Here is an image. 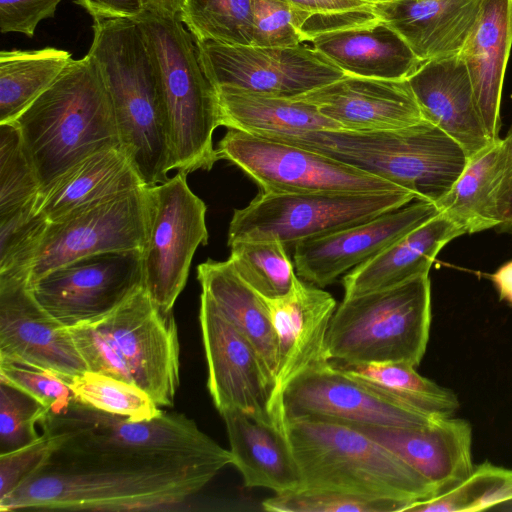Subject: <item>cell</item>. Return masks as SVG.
Returning a JSON list of instances; mask_svg holds the SVG:
<instances>
[{
    "label": "cell",
    "instance_id": "cell-1",
    "mask_svg": "<svg viewBox=\"0 0 512 512\" xmlns=\"http://www.w3.org/2000/svg\"><path fill=\"white\" fill-rule=\"evenodd\" d=\"M61 434L57 458L139 468H216L232 464L230 450L205 434L194 420L162 412L143 421L103 412L75 398L62 413L48 412L38 423Z\"/></svg>",
    "mask_w": 512,
    "mask_h": 512
},
{
    "label": "cell",
    "instance_id": "cell-2",
    "mask_svg": "<svg viewBox=\"0 0 512 512\" xmlns=\"http://www.w3.org/2000/svg\"><path fill=\"white\" fill-rule=\"evenodd\" d=\"M88 54L97 63L112 102L120 148L145 186L171 171L167 119L156 60L131 19H97Z\"/></svg>",
    "mask_w": 512,
    "mask_h": 512
},
{
    "label": "cell",
    "instance_id": "cell-3",
    "mask_svg": "<svg viewBox=\"0 0 512 512\" xmlns=\"http://www.w3.org/2000/svg\"><path fill=\"white\" fill-rule=\"evenodd\" d=\"M216 468H139L55 456L6 498L0 511H130L168 508L205 487Z\"/></svg>",
    "mask_w": 512,
    "mask_h": 512
},
{
    "label": "cell",
    "instance_id": "cell-4",
    "mask_svg": "<svg viewBox=\"0 0 512 512\" xmlns=\"http://www.w3.org/2000/svg\"><path fill=\"white\" fill-rule=\"evenodd\" d=\"M13 122L36 173L40 194L89 155L120 147L109 92L89 54L72 59Z\"/></svg>",
    "mask_w": 512,
    "mask_h": 512
},
{
    "label": "cell",
    "instance_id": "cell-5",
    "mask_svg": "<svg viewBox=\"0 0 512 512\" xmlns=\"http://www.w3.org/2000/svg\"><path fill=\"white\" fill-rule=\"evenodd\" d=\"M301 487L412 502L437 490L394 453L346 424L303 417L284 422ZM298 491V490H297Z\"/></svg>",
    "mask_w": 512,
    "mask_h": 512
},
{
    "label": "cell",
    "instance_id": "cell-6",
    "mask_svg": "<svg viewBox=\"0 0 512 512\" xmlns=\"http://www.w3.org/2000/svg\"><path fill=\"white\" fill-rule=\"evenodd\" d=\"M133 20L159 70L171 170H211L219 160L213 146V133L221 126L219 94L203 66L196 38L179 15L145 9Z\"/></svg>",
    "mask_w": 512,
    "mask_h": 512
},
{
    "label": "cell",
    "instance_id": "cell-7",
    "mask_svg": "<svg viewBox=\"0 0 512 512\" xmlns=\"http://www.w3.org/2000/svg\"><path fill=\"white\" fill-rule=\"evenodd\" d=\"M325 154L437 203L454 185L469 158L463 148L426 120L381 131L322 130L268 137Z\"/></svg>",
    "mask_w": 512,
    "mask_h": 512
},
{
    "label": "cell",
    "instance_id": "cell-8",
    "mask_svg": "<svg viewBox=\"0 0 512 512\" xmlns=\"http://www.w3.org/2000/svg\"><path fill=\"white\" fill-rule=\"evenodd\" d=\"M432 320L429 274L400 285L343 298L326 335L335 364L403 362L418 367Z\"/></svg>",
    "mask_w": 512,
    "mask_h": 512
},
{
    "label": "cell",
    "instance_id": "cell-9",
    "mask_svg": "<svg viewBox=\"0 0 512 512\" xmlns=\"http://www.w3.org/2000/svg\"><path fill=\"white\" fill-rule=\"evenodd\" d=\"M416 200L409 190L379 193L260 192L236 209L228 229V246L236 241L277 240L287 251L309 239L365 222Z\"/></svg>",
    "mask_w": 512,
    "mask_h": 512
},
{
    "label": "cell",
    "instance_id": "cell-10",
    "mask_svg": "<svg viewBox=\"0 0 512 512\" xmlns=\"http://www.w3.org/2000/svg\"><path fill=\"white\" fill-rule=\"evenodd\" d=\"M216 151L266 193L407 190L314 150L235 129H228Z\"/></svg>",
    "mask_w": 512,
    "mask_h": 512
},
{
    "label": "cell",
    "instance_id": "cell-11",
    "mask_svg": "<svg viewBox=\"0 0 512 512\" xmlns=\"http://www.w3.org/2000/svg\"><path fill=\"white\" fill-rule=\"evenodd\" d=\"M187 174L148 187L149 227L142 250L143 287L166 313L185 287L191 262L200 245H207V206L192 192Z\"/></svg>",
    "mask_w": 512,
    "mask_h": 512
},
{
    "label": "cell",
    "instance_id": "cell-12",
    "mask_svg": "<svg viewBox=\"0 0 512 512\" xmlns=\"http://www.w3.org/2000/svg\"><path fill=\"white\" fill-rule=\"evenodd\" d=\"M148 187L89 205L49 222L30 274V284L76 259L112 251H142L148 236Z\"/></svg>",
    "mask_w": 512,
    "mask_h": 512
},
{
    "label": "cell",
    "instance_id": "cell-13",
    "mask_svg": "<svg viewBox=\"0 0 512 512\" xmlns=\"http://www.w3.org/2000/svg\"><path fill=\"white\" fill-rule=\"evenodd\" d=\"M91 323L116 347L135 384L160 407L173 406L180 382V345L173 312H163L142 287Z\"/></svg>",
    "mask_w": 512,
    "mask_h": 512
},
{
    "label": "cell",
    "instance_id": "cell-14",
    "mask_svg": "<svg viewBox=\"0 0 512 512\" xmlns=\"http://www.w3.org/2000/svg\"><path fill=\"white\" fill-rule=\"evenodd\" d=\"M142 251H112L60 266L30 284L38 303L66 327L107 315L143 287Z\"/></svg>",
    "mask_w": 512,
    "mask_h": 512
},
{
    "label": "cell",
    "instance_id": "cell-15",
    "mask_svg": "<svg viewBox=\"0 0 512 512\" xmlns=\"http://www.w3.org/2000/svg\"><path fill=\"white\" fill-rule=\"evenodd\" d=\"M197 43L203 66L216 87L294 98L345 75L308 42L293 47Z\"/></svg>",
    "mask_w": 512,
    "mask_h": 512
},
{
    "label": "cell",
    "instance_id": "cell-16",
    "mask_svg": "<svg viewBox=\"0 0 512 512\" xmlns=\"http://www.w3.org/2000/svg\"><path fill=\"white\" fill-rule=\"evenodd\" d=\"M301 30L305 42L345 74L404 80L425 63L372 11V5L335 13H313Z\"/></svg>",
    "mask_w": 512,
    "mask_h": 512
},
{
    "label": "cell",
    "instance_id": "cell-17",
    "mask_svg": "<svg viewBox=\"0 0 512 512\" xmlns=\"http://www.w3.org/2000/svg\"><path fill=\"white\" fill-rule=\"evenodd\" d=\"M303 417L391 427H419L436 419L376 391L330 361L306 369L282 393V427L287 420Z\"/></svg>",
    "mask_w": 512,
    "mask_h": 512
},
{
    "label": "cell",
    "instance_id": "cell-18",
    "mask_svg": "<svg viewBox=\"0 0 512 512\" xmlns=\"http://www.w3.org/2000/svg\"><path fill=\"white\" fill-rule=\"evenodd\" d=\"M199 321L208 368L207 386L218 412L237 409L274 423L270 413L274 380L255 348L203 293Z\"/></svg>",
    "mask_w": 512,
    "mask_h": 512
},
{
    "label": "cell",
    "instance_id": "cell-19",
    "mask_svg": "<svg viewBox=\"0 0 512 512\" xmlns=\"http://www.w3.org/2000/svg\"><path fill=\"white\" fill-rule=\"evenodd\" d=\"M0 360L49 370L67 384L88 371L68 327L36 300L29 278H0Z\"/></svg>",
    "mask_w": 512,
    "mask_h": 512
},
{
    "label": "cell",
    "instance_id": "cell-20",
    "mask_svg": "<svg viewBox=\"0 0 512 512\" xmlns=\"http://www.w3.org/2000/svg\"><path fill=\"white\" fill-rule=\"evenodd\" d=\"M439 213L434 203L417 200L365 222L305 240L293 249L296 274L324 288Z\"/></svg>",
    "mask_w": 512,
    "mask_h": 512
},
{
    "label": "cell",
    "instance_id": "cell-21",
    "mask_svg": "<svg viewBox=\"0 0 512 512\" xmlns=\"http://www.w3.org/2000/svg\"><path fill=\"white\" fill-rule=\"evenodd\" d=\"M262 298L277 341V366L270 413L274 423L283 429L279 408L286 386L306 369L329 361L326 335L337 303L329 292L298 276L286 295Z\"/></svg>",
    "mask_w": 512,
    "mask_h": 512
},
{
    "label": "cell",
    "instance_id": "cell-22",
    "mask_svg": "<svg viewBox=\"0 0 512 512\" xmlns=\"http://www.w3.org/2000/svg\"><path fill=\"white\" fill-rule=\"evenodd\" d=\"M294 98L314 105L323 116L349 131L393 130L424 120L407 79L345 74Z\"/></svg>",
    "mask_w": 512,
    "mask_h": 512
},
{
    "label": "cell",
    "instance_id": "cell-23",
    "mask_svg": "<svg viewBox=\"0 0 512 512\" xmlns=\"http://www.w3.org/2000/svg\"><path fill=\"white\" fill-rule=\"evenodd\" d=\"M394 453L438 493L470 475L472 427L461 418L440 417L419 427L346 424Z\"/></svg>",
    "mask_w": 512,
    "mask_h": 512
},
{
    "label": "cell",
    "instance_id": "cell-24",
    "mask_svg": "<svg viewBox=\"0 0 512 512\" xmlns=\"http://www.w3.org/2000/svg\"><path fill=\"white\" fill-rule=\"evenodd\" d=\"M407 80L423 119L456 141L469 159L494 143L485 129L466 64L459 54L429 60Z\"/></svg>",
    "mask_w": 512,
    "mask_h": 512
},
{
    "label": "cell",
    "instance_id": "cell-25",
    "mask_svg": "<svg viewBox=\"0 0 512 512\" xmlns=\"http://www.w3.org/2000/svg\"><path fill=\"white\" fill-rule=\"evenodd\" d=\"M483 0L376 1L372 11L424 62L458 55L479 17Z\"/></svg>",
    "mask_w": 512,
    "mask_h": 512
},
{
    "label": "cell",
    "instance_id": "cell-26",
    "mask_svg": "<svg viewBox=\"0 0 512 512\" xmlns=\"http://www.w3.org/2000/svg\"><path fill=\"white\" fill-rule=\"evenodd\" d=\"M512 46V0H483L459 55L464 60L476 102L492 142L500 139V106Z\"/></svg>",
    "mask_w": 512,
    "mask_h": 512
},
{
    "label": "cell",
    "instance_id": "cell-27",
    "mask_svg": "<svg viewBox=\"0 0 512 512\" xmlns=\"http://www.w3.org/2000/svg\"><path fill=\"white\" fill-rule=\"evenodd\" d=\"M234 465L249 488L297 491L301 474L284 429L237 409L220 412Z\"/></svg>",
    "mask_w": 512,
    "mask_h": 512
},
{
    "label": "cell",
    "instance_id": "cell-28",
    "mask_svg": "<svg viewBox=\"0 0 512 512\" xmlns=\"http://www.w3.org/2000/svg\"><path fill=\"white\" fill-rule=\"evenodd\" d=\"M464 231L442 213L410 231L342 278L344 298L391 288L429 274L437 255Z\"/></svg>",
    "mask_w": 512,
    "mask_h": 512
},
{
    "label": "cell",
    "instance_id": "cell-29",
    "mask_svg": "<svg viewBox=\"0 0 512 512\" xmlns=\"http://www.w3.org/2000/svg\"><path fill=\"white\" fill-rule=\"evenodd\" d=\"M144 186L120 147L102 149L56 179L39 195L36 210L49 222H56L89 205Z\"/></svg>",
    "mask_w": 512,
    "mask_h": 512
},
{
    "label": "cell",
    "instance_id": "cell-30",
    "mask_svg": "<svg viewBox=\"0 0 512 512\" xmlns=\"http://www.w3.org/2000/svg\"><path fill=\"white\" fill-rule=\"evenodd\" d=\"M221 126L263 136H295L342 129L303 100L232 86L217 87Z\"/></svg>",
    "mask_w": 512,
    "mask_h": 512
},
{
    "label": "cell",
    "instance_id": "cell-31",
    "mask_svg": "<svg viewBox=\"0 0 512 512\" xmlns=\"http://www.w3.org/2000/svg\"><path fill=\"white\" fill-rule=\"evenodd\" d=\"M201 290L252 344L275 379L277 341L264 299L236 272L231 261L208 259L197 267Z\"/></svg>",
    "mask_w": 512,
    "mask_h": 512
},
{
    "label": "cell",
    "instance_id": "cell-32",
    "mask_svg": "<svg viewBox=\"0 0 512 512\" xmlns=\"http://www.w3.org/2000/svg\"><path fill=\"white\" fill-rule=\"evenodd\" d=\"M502 139L470 158L452 188L435 205L465 234L499 227L497 197L504 168Z\"/></svg>",
    "mask_w": 512,
    "mask_h": 512
},
{
    "label": "cell",
    "instance_id": "cell-33",
    "mask_svg": "<svg viewBox=\"0 0 512 512\" xmlns=\"http://www.w3.org/2000/svg\"><path fill=\"white\" fill-rule=\"evenodd\" d=\"M72 60L63 49L2 50L0 52V124L15 121Z\"/></svg>",
    "mask_w": 512,
    "mask_h": 512
},
{
    "label": "cell",
    "instance_id": "cell-34",
    "mask_svg": "<svg viewBox=\"0 0 512 512\" xmlns=\"http://www.w3.org/2000/svg\"><path fill=\"white\" fill-rule=\"evenodd\" d=\"M333 364L376 391L431 417H450L459 408V400L452 390L420 375L410 364Z\"/></svg>",
    "mask_w": 512,
    "mask_h": 512
},
{
    "label": "cell",
    "instance_id": "cell-35",
    "mask_svg": "<svg viewBox=\"0 0 512 512\" xmlns=\"http://www.w3.org/2000/svg\"><path fill=\"white\" fill-rule=\"evenodd\" d=\"M512 501V468L489 461L474 465L469 476L427 499L410 503L411 512H478Z\"/></svg>",
    "mask_w": 512,
    "mask_h": 512
},
{
    "label": "cell",
    "instance_id": "cell-36",
    "mask_svg": "<svg viewBox=\"0 0 512 512\" xmlns=\"http://www.w3.org/2000/svg\"><path fill=\"white\" fill-rule=\"evenodd\" d=\"M233 267L259 295H286L297 276L285 246L277 240L236 241L229 245Z\"/></svg>",
    "mask_w": 512,
    "mask_h": 512
},
{
    "label": "cell",
    "instance_id": "cell-37",
    "mask_svg": "<svg viewBox=\"0 0 512 512\" xmlns=\"http://www.w3.org/2000/svg\"><path fill=\"white\" fill-rule=\"evenodd\" d=\"M179 18L198 41L252 45V0H185Z\"/></svg>",
    "mask_w": 512,
    "mask_h": 512
},
{
    "label": "cell",
    "instance_id": "cell-38",
    "mask_svg": "<svg viewBox=\"0 0 512 512\" xmlns=\"http://www.w3.org/2000/svg\"><path fill=\"white\" fill-rule=\"evenodd\" d=\"M68 385L77 401L133 421L150 420L163 412L140 386L106 374L88 370Z\"/></svg>",
    "mask_w": 512,
    "mask_h": 512
},
{
    "label": "cell",
    "instance_id": "cell-39",
    "mask_svg": "<svg viewBox=\"0 0 512 512\" xmlns=\"http://www.w3.org/2000/svg\"><path fill=\"white\" fill-rule=\"evenodd\" d=\"M40 186L14 122L0 124V218L37 205Z\"/></svg>",
    "mask_w": 512,
    "mask_h": 512
},
{
    "label": "cell",
    "instance_id": "cell-40",
    "mask_svg": "<svg viewBox=\"0 0 512 512\" xmlns=\"http://www.w3.org/2000/svg\"><path fill=\"white\" fill-rule=\"evenodd\" d=\"M48 219L29 207L0 218V278H29Z\"/></svg>",
    "mask_w": 512,
    "mask_h": 512
},
{
    "label": "cell",
    "instance_id": "cell-41",
    "mask_svg": "<svg viewBox=\"0 0 512 512\" xmlns=\"http://www.w3.org/2000/svg\"><path fill=\"white\" fill-rule=\"evenodd\" d=\"M407 503L331 490L303 489L279 493L262 502L271 512H404Z\"/></svg>",
    "mask_w": 512,
    "mask_h": 512
},
{
    "label": "cell",
    "instance_id": "cell-42",
    "mask_svg": "<svg viewBox=\"0 0 512 512\" xmlns=\"http://www.w3.org/2000/svg\"><path fill=\"white\" fill-rule=\"evenodd\" d=\"M48 412L34 397L0 380V454L37 440L36 424Z\"/></svg>",
    "mask_w": 512,
    "mask_h": 512
},
{
    "label": "cell",
    "instance_id": "cell-43",
    "mask_svg": "<svg viewBox=\"0 0 512 512\" xmlns=\"http://www.w3.org/2000/svg\"><path fill=\"white\" fill-rule=\"evenodd\" d=\"M256 47H293L305 43L302 26L311 14L283 0H252Z\"/></svg>",
    "mask_w": 512,
    "mask_h": 512
},
{
    "label": "cell",
    "instance_id": "cell-44",
    "mask_svg": "<svg viewBox=\"0 0 512 512\" xmlns=\"http://www.w3.org/2000/svg\"><path fill=\"white\" fill-rule=\"evenodd\" d=\"M0 380L28 393L51 413L64 412L74 399L69 385L61 377L30 364L0 360Z\"/></svg>",
    "mask_w": 512,
    "mask_h": 512
},
{
    "label": "cell",
    "instance_id": "cell-45",
    "mask_svg": "<svg viewBox=\"0 0 512 512\" xmlns=\"http://www.w3.org/2000/svg\"><path fill=\"white\" fill-rule=\"evenodd\" d=\"M63 443L61 434L43 431L34 442L0 454V500L45 466Z\"/></svg>",
    "mask_w": 512,
    "mask_h": 512
},
{
    "label": "cell",
    "instance_id": "cell-46",
    "mask_svg": "<svg viewBox=\"0 0 512 512\" xmlns=\"http://www.w3.org/2000/svg\"><path fill=\"white\" fill-rule=\"evenodd\" d=\"M68 329L89 371L135 383L116 347L92 323H83Z\"/></svg>",
    "mask_w": 512,
    "mask_h": 512
},
{
    "label": "cell",
    "instance_id": "cell-47",
    "mask_svg": "<svg viewBox=\"0 0 512 512\" xmlns=\"http://www.w3.org/2000/svg\"><path fill=\"white\" fill-rule=\"evenodd\" d=\"M62 0H0V31L33 37L38 24L55 15Z\"/></svg>",
    "mask_w": 512,
    "mask_h": 512
},
{
    "label": "cell",
    "instance_id": "cell-48",
    "mask_svg": "<svg viewBox=\"0 0 512 512\" xmlns=\"http://www.w3.org/2000/svg\"><path fill=\"white\" fill-rule=\"evenodd\" d=\"M93 18L97 19H135L144 10V0H74Z\"/></svg>",
    "mask_w": 512,
    "mask_h": 512
},
{
    "label": "cell",
    "instance_id": "cell-49",
    "mask_svg": "<svg viewBox=\"0 0 512 512\" xmlns=\"http://www.w3.org/2000/svg\"><path fill=\"white\" fill-rule=\"evenodd\" d=\"M504 147V168L498 190L497 205L501 228L512 227V127L502 139Z\"/></svg>",
    "mask_w": 512,
    "mask_h": 512
},
{
    "label": "cell",
    "instance_id": "cell-50",
    "mask_svg": "<svg viewBox=\"0 0 512 512\" xmlns=\"http://www.w3.org/2000/svg\"><path fill=\"white\" fill-rule=\"evenodd\" d=\"M312 13H335L371 6L372 0H283Z\"/></svg>",
    "mask_w": 512,
    "mask_h": 512
},
{
    "label": "cell",
    "instance_id": "cell-51",
    "mask_svg": "<svg viewBox=\"0 0 512 512\" xmlns=\"http://www.w3.org/2000/svg\"><path fill=\"white\" fill-rule=\"evenodd\" d=\"M499 299L512 306V259L501 265L490 275Z\"/></svg>",
    "mask_w": 512,
    "mask_h": 512
},
{
    "label": "cell",
    "instance_id": "cell-52",
    "mask_svg": "<svg viewBox=\"0 0 512 512\" xmlns=\"http://www.w3.org/2000/svg\"><path fill=\"white\" fill-rule=\"evenodd\" d=\"M185 0H144L145 9L162 14L179 15Z\"/></svg>",
    "mask_w": 512,
    "mask_h": 512
},
{
    "label": "cell",
    "instance_id": "cell-53",
    "mask_svg": "<svg viewBox=\"0 0 512 512\" xmlns=\"http://www.w3.org/2000/svg\"><path fill=\"white\" fill-rule=\"evenodd\" d=\"M376 1H388V0H376ZM376 1H375V2H376Z\"/></svg>",
    "mask_w": 512,
    "mask_h": 512
},
{
    "label": "cell",
    "instance_id": "cell-54",
    "mask_svg": "<svg viewBox=\"0 0 512 512\" xmlns=\"http://www.w3.org/2000/svg\"><path fill=\"white\" fill-rule=\"evenodd\" d=\"M372 1H374V2H375L376 0H372Z\"/></svg>",
    "mask_w": 512,
    "mask_h": 512
}]
</instances>
